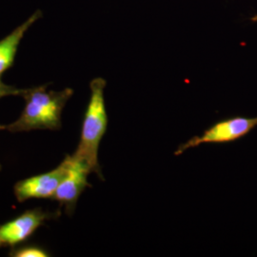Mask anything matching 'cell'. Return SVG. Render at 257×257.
<instances>
[{
    "instance_id": "1",
    "label": "cell",
    "mask_w": 257,
    "mask_h": 257,
    "mask_svg": "<svg viewBox=\"0 0 257 257\" xmlns=\"http://www.w3.org/2000/svg\"><path fill=\"white\" fill-rule=\"evenodd\" d=\"M47 87L48 84L26 89L22 94L26 105L20 117L12 124L1 126V130L19 133L61 128L62 110L74 91L66 88L60 92H47Z\"/></svg>"
},
{
    "instance_id": "2",
    "label": "cell",
    "mask_w": 257,
    "mask_h": 257,
    "mask_svg": "<svg viewBox=\"0 0 257 257\" xmlns=\"http://www.w3.org/2000/svg\"><path fill=\"white\" fill-rule=\"evenodd\" d=\"M105 87L106 81L101 77L94 78L90 84L91 97L83 119L80 141L73 155L89 166L92 173H95L102 180L98 149L108 128V114L104 100Z\"/></svg>"
},
{
    "instance_id": "3",
    "label": "cell",
    "mask_w": 257,
    "mask_h": 257,
    "mask_svg": "<svg viewBox=\"0 0 257 257\" xmlns=\"http://www.w3.org/2000/svg\"><path fill=\"white\" fill-rule=\"evenodd\" d=\"M257 127L256 117L235 116L216 122L211 127L204 131L201 136L189 139L180 145L175 152V156L183 154L185 151L198 147L202 144L230 143L247 136L249 132Z\"/></svg>"
},
{
    "instance_id": "4",
    "label": "cell",
    "mask_w": 257,
    "mask_h": 257,
    "mask_svg": "<svg viewBox=\"0 0 257 257\" xmlns=\"http://www.w3.org/2000/svg\"><path fill=\"white\" fill-rule=\"evenodd\" d=\"M72 156H66L62 163L55 170L23 179L15 185V195L19 202L30 198H53L59 184L64 179L71 165Z\"/></svg>"
},
{
    "instance_id": "5",
    "label": "cell",
    "mask_w": 257,
    "mask_h": 257,
    "mask_svg": "<svg viewBox=\"0 0 257 257\" xmlns=\"http://www.w3.org/2000/svg\"><path fill=\"white\" fill-rule=\"evenodd\" d=\"M91 173L92 171L89 166L72 156L69 171L52 198L59 203L60 208L65 207L68 215H73L80 194L87 187H91L88 182V175Z\"/></svg>"
},
{
    "instance_id": "6",
    "label": "cell",
    "mask_w": 257,
    "mask_h": 257,
    "mask_svg": "<svg viewBox=\"0 0 257 257\" xmlns=\"http://www.w3.org/2000/svg\"><path fill=\"white\" fill-rule=\"evenodd\" d=\"M59 215V211L50 212L43 211L41 208L28 210L14 220L0 226V236L4 245L16 247L27 240L45 221L54 219Z\"/></svg>"
},
{
    "instance_id": "7",
    "label": "cell",
    "mask_w": 257,
    "mask_h": 257,
    "mask_svg": "<svg viewBox=\"0 0 257 257\" xmlns=\"http://www.w3.org/2000/svg\"><path fill=\"white\" fill-rule=\"evenodd\" d=\"M42 16V11L37 10L7 37L0 40V77L14 64L19 44L28 30L41 19Z\"/></svg>"
},
{
    "instance_id": "8",
    "label": "cell",
    "mask_w": 257,
    "mask_h": 257,
    "mask_svg": "<svg viewBox=\"0 0 257 257\" xmlns=\"http://www.w3.org/2000/svg\"><path fill=\"white\" fill-rule=\"evenodd\" d=\"M10 256L15 257H46L49 256L44 248L37 245H25L13 247L10 251Z\"/></svg>"
},
{
    "instance_id": "9",
    "label": "cell",
    "mask_w": 257,
    "mask_h": 257,
    "mask_svg": "<svg viewBox=\"0 0 257 257\" xmlns=\"http://www.w3.org/2000/svg\"><path fill=\"white\" fill-rule=\"evenodd\" d=\"M26 89H19L17 87L7 85L5 83L2 82L0 79V98L4 96H9V95H20L22 96L23 92H25Z\"/></svg>"
},
{
    "instance_id": "10",
    "label": "cell",
    "mask_w": 257,
    "mask_h": 257,
    "mask_svg": "<svg viewBox=\"0 0 257 257\" xmlns=\"http://www.w3.org/2000/svg\"><path fill=\"white\" fill-rule=\"evenodd\" d=\"M3 246H5V245H4V243H3L2 239H1V236H0V248H1V247H3Z\"/></svg>"
},
{
    "instance_id": "11",
    "label": "cell",
    "mask_w": 257,
    "mask_h": 257,
    "mask_svg": "<svg viewBox=\"0 0 257 257\" xmlns=\"http://www.w3.org/2000/svg\"><path fill=\"white\" fill-rule=\"evenodd\" d=\"M251 20H252V21H254V22H257V16L253 17V18L251 19Z\"/></svg>"
},
{
    "instance_id": "12",
    "label": "cell",
    "mask_w": 257,
    "mask_h": 257,
    "mask_svg": "<svg viewBox=\"0 0 257 257\" xmlns=\"http://www.w3.org/2000/svg\"><path fill=\"white\" fill-rule=\"evenodd\" d=\"M0 130H1V125H0ZM0 171H1V165H0Z\"/></svg>"
}]
</instances>
